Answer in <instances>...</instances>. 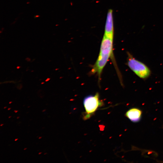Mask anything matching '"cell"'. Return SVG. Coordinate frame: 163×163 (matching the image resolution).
<instances>
[{"mask_svg":"<svg viewBox=\"0 0 163 163\" xmlns=\"http://www.w3.org/2000/svg\"><path fill=\"white\" fill-rule=\"evenodd\" d=\"M127 58L126 64L138 77L145 80L151 75V71L149 68L143 62L136 59L129 52L127 53Z\"/></svg>","mask_w":163,"mask_h":163,"instance_id":"obj_2","label":"cell"},{"mask_svg":"<svg viewBox=\"0 0 163 163\" xmlns=\"http://www.w3.org/2000/svg\"><path fill=\"white\" fill-rule=\"evenodd\" d=\"M113 42V38L104 35L101 44L98 56L89 72V75H97L99 84L101 80V75L103 69L110 58L113 60L120 81L123 80L121 74L118 68L114 56Z\"/></svg>","mask_w":163,"mask_h":163,"instance_id":"obj_1","label":"cell"},{"mask_svg":"<svg viewBox=\"0 0 163 163\" xmlns=\"http://www.w3.org/2000/svg\"><path fill=\"white\" fill-rule=\"evenodd\" d=\"M86 114L85 119H87L94 113L97 108L102 105L103 103L100 100L99 93H96L94 95L86 97L83 101Z\"/></svg>","mask_w":163,"mask_h":163,"instance_id":"obj_3","label":"cell"},{"mask_svg":"<svg viewBox=\"0 0 163 163\" xmlns=\"http://www.w3.org/2000/svg\"><path fill=\"white\" fill-rule=\"evenodd\" d=\"M142 111L139 108H133L129 110L126 113L125 116L133 122H137L141 119Z\"/></svg>","mask_w":163,"mask_h":163,"instance_id":"obj_5","label":"cell"},{"mask_svg":"<svg viewBox=\"0 0 163 163\" xmlns=\"http://www.w3.org/2000/svg\"><path fill=\"white\" fill-rule=\"evenodd\" d=\"M113 11L109 9L107 14L104 35L112 38H113Z\"/></svg>","mask_w":163,"mask_h":163,"instance_id":"obj_4","label":"cell"}]
</instances>
